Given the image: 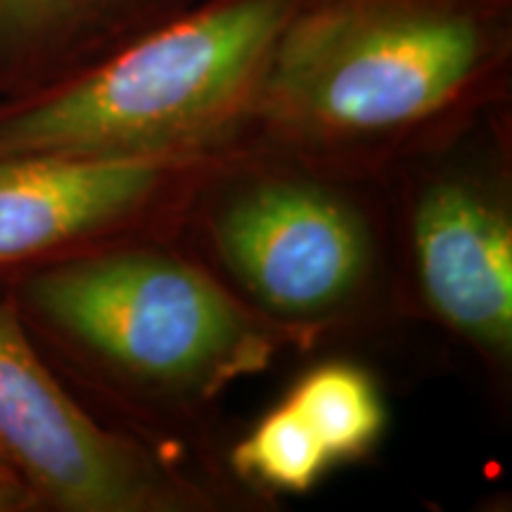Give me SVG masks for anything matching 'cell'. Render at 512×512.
I'll return each instance as SVG.
<instances>
[{
  "mask_svg": "<svg viewBox=\"0 0 512 512\" xmlns=\"http://www.w3.org/2000/svg\"><path fill=\"white\" fill-rule=\"evenodd\" d=\"M505 102L512 0H302L249 143L382 178Z\"/></svg>",
  "mask_w": 512,
  "mask_h": 512,
  "instance_id": "1",
  "label": "cell"
},
{
  "mask_svg": "<svg viewBox=\"0 0 512 512\" xmlns=\"http://www.w3.org/2000/svg\"><path fill=\"white\" fill-rule=\"evenodd\" d=\"M10 302L81 370L110 425L226 477L223 401L290 351L174 235L19 273Z\"/></svg>",
  "mask_w": 512,
  "mask_h": 512,
  "instance_id": "2",
  "label": "cell"
},
{
  "mask_svg": "<svg viewBox=\"0 0 512 512\" xmlns=\"http://www.w3.org/2000/svg\"><path fill=\"white\" fill-rule=\"evenodd\" d=\"M174 238L290 351L354 356L408 330L384 178L245 143L202 178Z\"/></svg>",
  "mask_w": 512,
  "mask_h": 512,
  "instance_id": "3",
  "label": "cell"
},
{
  "mask_svg": "<svg viewBox=\"0 0 512 512\" xmlns=\"http://www.w3.org/2000/svg\"><path fill=\"white\" fill-rule=\"evenodd\" d=\"M302 0H195L72 79L0 110V155L176 157L249 143Z\"/></svg>",
  "mask_w": 512,
  "mask_h": 512,
  "instance_id": "4",
  "label": "cell"
},
{
  "mask_svg": "<svg viewBox=\"0 0 512 512\" xmlns=\"http://www.w3.org/2000/svg\"><path fill=\"white\" fill-rule=\"evenodd\" d=\"M384 178L396 302L406 328L439 332L512 408V102Z\"/></svg>",
  "mask_w": 512,
  "mask_h": 512,
  "instance_id": "5",
  "label": "cell"
},
{
  "mask_svg": "<svg viewBox=\"0 0 512 512\" xmlns=\"http://www.w3.org/2000/svg\"><path fill=\"white\" fill-rule=\"evenodd\" d=\"M0 458L43 508L62 512H259L226 475L100 420L64 387L0 304Z\"/></svg>",
  "mask_w": 512,
  "mask_h": 512,
  "instance_id": "6",
  "label": "cell"
},
{
  "mask_svg": "<svg viewBox=\"0 0 512 512\" xmlns=\"http://www.w3.org/2000/svg\"><path fill=\"white\" fill-rule=\"evenodd\" d=\"M228 152L0 155V271L19 275L121 242L171 238L197 185Z\"/></svg>",
  "mask_w": 512,
  "mask_h": 512,
  "instance_id": "7",
  "label": "cell"
},
{
  "mask_svg": "<svg viewBox=\"0 0 512 512\" xmlns=\"http://www.w3.org/2000/svg\"><path fill=\"white\" fill-rule=\"evenodd\" d=\"M195 0H0V91L29 98L159 27Z\"/></svg>",
  "mask_w": 512,
  "mask_h": 512,
  "instance_id": "8",
  "label": "cell"
},
{
  "mask_svg": "<svg viewBox=\"0 0 512 512\" xmlns=\"http://www.w3.org/2000/svg\"><path fill=\"white\" fill-rule=\"evenodd\" d=\"M283 399L309 422L335 467L368 460L387 434L380 377L351 354L320 356L294 377Z\"/></svg>",
  "mask_w": 512,
  "mask_h": 512,
  "instance_id": "9",
  "label": "cell"
},
{
  "mask_svg": "<svg viewBox=\"0 0 512 512\" xmlns=\"http://www.w3.org/2000/svg\"><path fill=\"white\" fill-rule=\"evenodd\" d=\"M223 467L235 484L271 505L280 496L311 494L335 463L309 422L280 399L223 448Z\"/></svg>",
  "mask_w": 512,
  "mask_h": 512,
  "instance_id": "10",
  "label": "cell"
},
{
  "mask_svg": "<svg viewBox=\"0 0 512 512\" xmlns=\"http://www.w3.org/2000/svg\"><path fill=\"white\" fill-rule=\"evenodd\" d=\"M36 501L29 489L17 479H0V512H15L34 508Z\"/></svg>",
  "mask_w": 512,
  "mask_h": 512,
  "instance_id": "11",
  "label": "cell"
},
{
  "mask_svg": "<svg viewBox=\"0 0 512 512\" xmlns=\"http://www.w3.org/2000/svg\"><path fill=\"white\" fill-rule=\"evenodd\" d=\"M0 479H17V475L10 470L8 465H5L3 458H0ZM17 482H19V479H17Z\"/></svg>",
  "mask_w": 512,
  "mask_h": 512,
  "instance_id": "12",
  "label": "cell"
}]
</instances>
